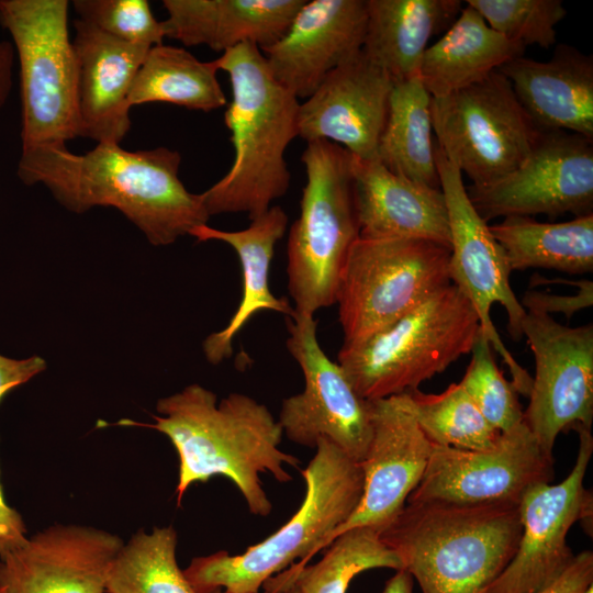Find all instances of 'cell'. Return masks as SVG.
Wrapping results in <instances>:
<instances>
[{
  "mask_svg": "<svg viewBox=\"0 0 593 593\" xmlns=\"http://www.w3.org/2000/svg\"><path fill=\"white\" fill-rule=\"evenodd\" d=\"M181 154L168 147L126 150L99 143L76 154L67 144L21 150L16 174L43 184L66 210L83 213L111 206L128 219L154 246L174 244L211 217L201 194L179 178Z\"/></svg>",
  "mask_w": 593,
  "mask_h": 593,
  "instance_id": "obj_1",
  "label": "cell"
},
{
  "mask_svg": "<svg viewBox=\"0 0 593 593\" xmlns=\"http://www.w3.org/2000/svg\"><path fill=\"white\" fill-rule=\"evenodd\" d=\"M156 410L154 424L130 419L120 424L149 427L169 438L179 458L178 505L193 483L223 475L240 492L250 513L261 517L271 513L260 474L289 482L292 477L284 466L298 467L300 460L281 450V425L265 404L238 392L217 402L214 392L192 383L160 399Z\"/></svg>",
  "mask_w": 593,
  "mask_h": 593,
  "instance_id": "obj_2",
  "label": "cell"
},
{
  "mask_svg": "<svg viewBox=\"0 0 593 593\" xmlns=\"http://www.w3.org/2000/svg\"><path fill=\"white\" fill-rule=\"evenodd\" d=\"M214 63L231 82L224 123L234 160L225 176L200 194L210 216L245 212L253 220L290 188L284 154L298 137L300 101L273 78L254 44L228 49Z\"/></svg>",
  "mask_w": 593,
  "mask_h": 593,
  "instance_id": "obj_3",
  "label": "cell"
},
{
  "mask_svg": "<svg viewBox=\"0 0 593 593\" xmlns=\"http://www.w3.org/2000/svg\"><path fill=\"white\" fill-rule=\"evenodd\" d=\"M518 504L406 501L380 532L422 593H488L521 538Z\"/></svg>",
  "mask_w": 593,
  "mask_h": 593,
  "instance_id": "obj_4",
  "label": "cell"
},
{
  "mask_svg": "<svg viewBox=\"0 0 593 593\" xmlns=\"http://www.w3.org/2000/svg\"><path fill=\"white\" fill-rule=\"evenodd\" d=\"M302 475L304 499L277 532L242 553L221 550L191 560L183 573L197 593H259L268 579L293 563L307 564L326 548L360 501L362 470L333 443L320 438Z\"/></svg>",
  "mask_w": 593,
  "mask_h": 593,
  "instance_id": "obj_5",
  "label": "cell"
},
{
  "mask_svg": "<svg viewBox=\"0 0 593 593\" xmlns=\"http://www.w3.org/2000/svg\"><path fill=\"white\" fill-rule=\"evenodd\" d=\"M479 317L452 282L389 326L343 344L337 363L357 393L374 401L401 395L471 353Z\"/></svg>",
  "mask_w": 593,
  "mask_h": 593,
  "instance_id": "obj_6",
  "label": "cell"
},
{
  "mask_svg": "<svg viewBox=\"0 0 593 593\" xmlns=\"http://www.w3.org/2000/svg\"><path fill=\"white\" fill-rule=\"evenodd\" d=\"M300 215L287 244L288 291L300 314L336 303L338 283L359 225L354 199L353 155L327 141L306 143Z\"/></svg>",
  "mask_w": 593,
  "mask_h": 593,
  "instance_id": "obj_7",
  "label": "cell"
},
{
  "mask_svg": "<svg viewBox=\"0 0 593 593\" xmlns=\"http://www.w3.org/2000/svg\"><path fill=\"white\" fill-rule=\"evenodd\" d=\"M67 0H0L20 68L21 150L80 137Z\"/></svg>",
  "mask_w": 593,
  "mask_h": 593,
  "instance_id": "obj_8",
  "label": "cell"
},
{
  "mask_svg": "<svg viewBox=\"0 0 593 593\" xmlns=\"http://www.w3.org/2000/svg\"><path fill=\"white\" fill-rule=\"evenodd\" d=\"M449 258V247L427 239L359 237L336 295L344 344L389 326L450 284Z\"/></svg>",
  "mask_w": 593,
  "mask_h": 593,
  "instance_id": "obj_9",
  "label": "cell"
},
{
  "mask_svg": "<svg viewBox=\"0 0 593 593\" xmlns=\"http://www.w3.org/2000/svg\"><path fill=\"white\" fill-rule=\"evenodd\" d=\"M430 118L438 147L475 187L517 168L541 133L497 70L465 89L432 97Z\"/></svg>",
  "mask_w": 593,
  "mask_h": 593,
  "instance_id": "obj_10",
  "label": "cell"
},
{
  "mask_svg": "<svg viewBox=\"0 0 593 593\" xmlns=\"http://www.w3.org/2000/svg\"><path fill=\"white\" fill-rule=\"evenodd\" d=\"M435 161L444 193L450 230L449 273L473 306L481 333L489 339L510 368L512 383L518 393L528 395L533 378L506 348L491 317L494 304L507 315V331L514 340L523 338L526 311L510 282L511 269L505 253L485 222L472 205L461 171L443 154L435 141Z\"/></svg>",
  "mask_w": 593,
  "mask_h": 593,
  "instance_id": "obj_11",
  "label": "cell"
},
{
  "mask_svg": "<svg viewBox=\"0 0 593 593\" xmlns=\"http://www.w3.org/2000/svg\"><path fill=\"white\" fill-rule=\"evenodd\" d=\"M287 349L302 371L304 388L282 402L278 422L283 434L307 448L325 438L361 462L372 436L371 402L321 347L314 315L294 311L287 316Z\"/></svg>",
  "mask_w": 593,
  "mask_h": 593,
  "instance_id": "obj_12",
  "label": "cell"
},
{
  "mask_svg": "<svg viewBox=\"0 0 593 593\" xmlns=\"http://www.w3.org/2000/svg\"><path fill=\"white\" fill-rule=\"evenodd\" d=\"M522 333L535 360L524 422L553 459L560 433L592 426L593 325L570 327L550 315L526 313Z\"/></svg>",
  "mask_w": 593,
  "mask_h": 593,
  "instance_id": "obj_13",
  "label": "cell"
},
{
  "mask_svg": "<svg viewBox=\"0 0 593 593\" xmlns=\"http://www.w3.org/2000/svg\"><path fill=\"white\" fill-rule=\"evenodd\" d=\"M466 190L485 222L501 216L593 214V142L566 131L541 132L517 168Z\"/></svg>",
  "mask_w": 593,
  "mask_h": 593,
  "instance_id": "obj_14",
  "label": "cell"
},
{
  "mask_svg": "<svg viewBox=\"0 0 593 593\" xmlns=\"http://www.w3.org/2000/svg\"><path fill=\"white\" fill-rule=\"evenodd\" d=\"M575 463L557 484L529 488L518 503L522 525L516 552L488 593H536L556 580L575 555L567 535L577 522H592V492L584 488L593 452L591 429L581 428Z\"/></svg>",
  "mask_w": 593,
  "mask_h": 593,
  "instance_id": "obj_15",
  "label": "cell"
},
{
  "mask_svg": "<svg viewBox=\"0 0 593 593\" xmlns=\"http://www.w3.org/2000/svg\"><path fill=\"white\" fill-rule=\"evenodd\" d=\"M553 462L524 421L501 433L496 444L486 450L433 444L425 473L407 501L518 504L529 488L552 480Z\"/></svg>",
  "mask_w": 593,
  "mask_h": 593,
  "instance_id": "obj_16",
  "label": "cell"
},
{
  "mask_svg": "<svg viewBox=\"0 0 593 593\" xmlns=\"http://www.w3.org/2000/svg\"><path fill=\"white\" fill-rule=\"evenodd\" d=\"M371 402L372 436L359 462L362 494L353 514L334 530L326 547L354 527L382 530L404 507L421 482L433 444L418 426L407 394Z\"/></svg>",
  "mask_w": 593,
  "mask_h": 593,
  "instance_id": "obj_17",
  "label": "cell"
},
{
  "mask_svg": "<svg viewBox=\"0 0 593 593\" xmlns=\"http://www.w3.org/2000/svg\"><path fill=\"white\" fill-rule=\"evenodd\" d=\"M393 86L392 78L360 51L300 102L298 137L306 143L327 141L359 159H376Z\"/></svg>",
  "mask_w": 593,
  "mask_h": 593,
  "instance_id": "obj_18",
  "label": "cell"
},
{
  "mask_svg": "<svg viewBox=\"0 0 593 593\" xmlns=\"http://www.w3.org/2000/svg\"><path fill=\"white\" fill-rule=\"evenodd\" d=\"M123 540L80 525H53L0 557L5 593H104Z\"/></svg>",
  "mask_w": 593,
  "mask_h": 593,
  "instance_id": "obj_19",
  "label": "cell"
},
{
  "mask_svg": "<svg viewBox=\"0 0 593 593\" xmlns=\"http://www.w3.org/2000/svg\"><path fill=\"white\" fill-rule=\"evenodd\" d=\"M366 0H305L284 34L261 49L273 78L298 99L362 49Z\"/></svg>",
  "mask_w": 593,
  "mask_h": 593,
  "instance_id": "obj_20",
  "label": "cell"
},
{
  "mask_svg": "<svg viewBox=\"0 0 593 593\" xmlns=\"http://www.w3.org/2000/svg\"><path fill=\"white\" fill-rule=\"evenodd\" d=\"M74 29L80 137L120 144L131 128L128 94L152 47L120 41L80 19Z\"/></svg>",
  "mask_w": 593,
  "mask_h": 593,
  "instance_id": "obj_21",
  "label": "cell"
},
{
  "mask_svg": "<svg viewBox=\"0 0 593 593\" xmlns=\"http://www.w3.org/2000/svg\"><path fill=\"white\" fill-rule=\"evenodd\" d=\"M359 237L427 239L450 248L448 211L440 188L414 182L378 159L353 156Z\"/></svg>",
  "mask_w": 593,
  "mask_h": 593,
  "instance_id": "obj_22",
  "label": "cell"
},
{
  "mask_svg": "<svg viewBox=\"0 0 593 593\" xmlns=\"http://www.w3.org/2000/svg\"><path fill=\"white\" fill-rule=\"evenodd\" d=\"M500 71L539 132L566 131L593 142V58L559 44L551 58H514Z\"/></svg>",
  "mask_w": 593,
  "mask_h": 593,
  "instance_id": "obj_23",
  "label": "cell"
},
{
  "mask_svg": "<svg viewBox=\"0 0 593 593\" xmlns=\"http://www.w3.org/2000/svg\"><path fill=\"white\" fill-rule=\"evenodd\" d=\"M305 0H164L165 36L222 54L250 43L261 49L287 31Z\"/></svg>",
  "mask_w": 593,
  "mask_h": 593,
  "instance_id": "obj_24",
  "label": "cell"
},
{
  "mask_svg": "<svg viewBox=\"0 0 593 593\" xmlns=\"http://www.w3.org/2000/svg\"><path fill=\"white\" fill-rule=\"evenodd\" d=\"M288 215L279 205H271L264 214L250 220L240 231H223L203 224L191 230L199 243L219 240L230 245L242 267L243 293L227 325L210 334L203 342L205 358L219 365L233 354V339L259 311H273L291 316L294 309L284 298L270 291L269 275L275 246L286 234Z\"/></svg>",
  "mask_w": 593,
  "mask_h": 593,
  "instance_id": "obj_25",
  "label": "cell"
},
{
  "mask_svg": "<svg viewBox=\"0 0 593 593\" xmlns=\"http://www.w3.org/2000/svg\"><path fill=\"white\" fill-rule=\"evenodd\" d=\"M362 53L394 81L418 76L422 57L434 35L459 15L460 0H366Z\"/></svg>",
  "mask_w": 593,
  "mask_h": 593,
  "instance_id": "obj_26",
  "label": "cell"
},
{
  "mask_svg": "<svg viewBox=\"0 0 593 593\" xmlns=\"http://www.w3.org/2000/svg\"><path fill=\"white\" fill-rule=\"evenodd\" d=\"M525 46L491 29L465 4L448 30L422 57L418 77L433 98L465 89L507 61L524 56Z\"/></svg>",
  "mask_w": 593,
  "mask_h": 593,
  "instance_id": "obj_27",
  "label": "cell"
},
{
  "mask_svg": "<svg viewBox=\"0 0 593 593\" xmlns=\"http://www.w3.org/2000/svg\"><path fill=\"white\" fill-rule=\"evenodd\" d=\"M490 231L511 271L542 268L580 275L593 270V214L560 223L507 216Z\"/></svg>",
  "mask_w": 593,
  "mask_h": 593,
  "instance_id": "obj_28",
  "label": "cell"
},
{
  "mask_svg": "<svg viewBox=\"0 0 593 593\" xmlns=\"http://www.w3.org/2000/svg\"><path fill=\"white\" fill-rule=\"evenodd\" d=\"M430 100L418 76L394 83L376 159L396 175L440 188Z\"/></svg>",
  "mask_w": 593,
  "mask_h": 593,
  "instance_id": "obj_29",
  "label": "cell"
},
{
  "mask_svg": "<svg viewBox=\"0 0 593 593\" xmlns=\"http://www.w3.org/2000/svg\"><path fill=\"white\" fill-rule=\"evenodd\" d=\"M214 60L201 61L182 47L153 46L133 81L128 105L170 103L211 112L227 105Z\"/></svg>",
  "mask_w": 593,
  "mask_h": 593,
  "instance_id": "obj_30",
  "label": "cell"
},
{
  "mask_svg": "<svg viewBox=\"0 0 593 593\" xmlns=\"http://www.w3.org/2000/svg\"><path fill=\"white\" fill-rule=\"evenodd\" d=\"M172 526L139 530L123 544L112 561L107 593H197L176 559Z\"/></svg>",
  "mask_w": 593,
  "mask_h": 593,
  "instance_id": "obj_31",
  "label": "cell"
},
{
  "mask_svg": "<svg viewBox=\"0 0 593 593\" xmlns=\"http://www.w3.org/2000/svg\"><path fill=\"white\" fill-rule=\"evenodd\" d=\"M289 568L300 593H346L351 580L363 571L376 568L403 570L396 552L381 539L380 530L369 526L339 534L316 563H293Z\"/></svg>",
  "mask_w": 593,
  "mask_h": 593,
  "instance_id": "obj_32",
  "label": "cell"
},
{
  "mask_svg": "<svg viewBox=\"0 0 593 593\" xmlns=\"http://www.w3.org/2000/svg\"><path fill=\"white\" fill-rule=\"evenodd\" d=\"M415 419L432 444L463 450L492 448L501 433L483 417L463 387L451 383L438 394L406 393Z\"/></svg>",
  "mask_w": 593,
  "mask_h": 593,
  "instance_id": "obj_33",
  "label": "cell"
},
{
  "mask_svg": "<svg viewBox=\"0 0 593 593\" xmlns=\"http://www.w3.org/2000/svg\"><path fill=\"white\" fill-rule=\"evenodd\" d=\"M488 25L506 38L549 48L557 41L556 26L567 15L561 0H467Z\"/></svg>",
  "mask_w": 593,
  "mask_h": 593,
  "instance_id": "obj_34",
  "label": "cell"
},
{
  "mask_svg": "<svg viewBox=\"0 0 593 593\" xmlns=\"http://www.w3.org/2000/svg\"><path fill=\"white\" fill-rule=\"evenodd\" d=\"M471 354L460 384L489 424L500 433L507 432L524 421L517 391L499 369L492 346L481 331Z\"/></svg>",
  "mask_w": 593,
  "mask_h": 593,
  "instance_id": "obj_35",
  "label": "cell"
},
{
  "mask_svg": "<svg viewBox=\"0 0 593 593\" xmlns=\"http://www.w3.org/2000/svg\"><path fill=\"white\" fill-rule=\"evenodd\" d=\"M78 19L126 43L148 47L163 44V21L147 0H75Z\"/></svg>",
  "mask_w": 593,
  "mask_h": 593,
  "instance_id": "obj_36",
  "label": "cell"
},
{
  "mask_svg": "<svg viewBox=\"0 0 593 593\" xmlns=\"http://www.w3.org/2000/svg\"><path fill=\"white\" fill-rule=\"evenodd\" d=\"M526 313L550 315L562 313L570 318L578 311L592 306L593 283L591 280H580L578 292L569 295H558L546 291L529 290L521 301Z\"/></svg>",
  "mask_w": 593,
  "mask_h": 593,
  "instance_id": "obj_37",
  "label": "cell"
},
{
  "mask_svg": "<svg viewBox=\"0 0 593 593\" xmlns=\"http://www.w3.org/2000/svg\"><path fill=\"white\" fill-rule=\"evenodd\" d=\"M591 585H593V553L585 550L575 555L556 580L536 593H586Z\"/></svg>",
  "mask_w": 593,
  "mask_h": 593,
  "instance_id": "obj_38",
  "label": "cell"
},
{
  "mask_svg": "<svg viewBox=\"0 0 593 593\" xmlns=\"http://www.w3.org/2000/svg\"><path fill=\"white\" fill-rule=\"evenodd\" d=\"M46 369V362L38 356L13 359L0 355V401L12 389L26 383Z\"/></svg>",
  "mask_w": 593,
  "mask_h": 593,
  "instance_id": "obj_39",
  "label": "cell"
},
{
  "mask_svg": "<svg viewBox=\"0 0 593 593\" xmlns=\"http://www.w3.org/2000/svg\"><path fill=\"white\" fill-rule=\"evenodd\" d=\"M27 539L24 521L7 503L0 483V557L23 546Z\"/></svg>",
  "mask_w": 593,
  "mask_h": 593,
  "instance_id": "obj_40",
  "label": "cell"
},
{
  "mask_svg": "<svg viewBox=\"0 0 593 593\" xmlns=\"http://www.w3.org/2000/svg\"><path fill=\"white\" fill-rule=\"evenodd\" d=\"M14 58L15 51L12 43L0 40V111L11 92Z\"/></svg>",
  "mask_w": 593,
  "mask_h": 593,
  "instance_id": "obj_41",
  "label": "cell"
},
{
  "mask_svg": "<svg viewBox=\"0 0 593 593\" xmlns=\"http://www.w3.org/2000/svg\"><path fill=\"white\" fill-rule=\"evenodd\" d=\"M261 588L264 593H300L290 568L268 579Z\"/></svg>",
  "mask_w": 593,
  "mask_h": 593,
  "instance_id": "obj_42",
  "label": "cell"
},
{
  "mask_svg": "<svg viewBox=\"0 0 593 593\" xmlns=\"http://www.w3.org/2000/svg\"><path fill=\"white\" fill-rule=\"evenodd\" d=\"M412 577L405 570H399L388 580L382 593H413Z\"/></svg>",
  "mask_w": 593,
  "mask_h": 593,
  "instance_id": "obj_43",
  "label": "cell"
},
{
  "mask_svg": "<svg viewBox=\"0 0 593 593\" xmlns=\"http://www.w3.org/2000/svg\"><path fill=\"white\" fill-rule=\"evenodd\" d=\"M586 593H593V585H591V586L589 588V590L586 591Z\"/></svg>",
  "mask_w": 593,
  "mask_h": 593,
  "instance_id": "obj_44",
  "label": "cell"
},
{
  "mask_svg": "<svg viewBox=\"0 0 593 593\" xmlns=\"http://www.w3.org/2000/svg\"><path fill=\"white\" fill-rule=\"evenodd\" d=\"M212 593H227V592H225L223 590H219V591H215V592H212Z\"/></svg>",
  "mask_w": 593,
  "mask_h": 593,
  "instance_id": "obj_45",
  "label": "cell"
},
{
  "mask_svg": "<svg viewBox=\"0 0 593 593\" xmlns=\"http://www.w3.org/2000/svg\"><path fill=\"white\" fill-rule=\"evenodd\" d=\"M0 593H5V591L2 588H0Z\"/></svg>",
  "mask_w": 593,
  "mask_h": 593,
  "instance_id": "obj_46",
  "label": "cell"
}]
</instances>
